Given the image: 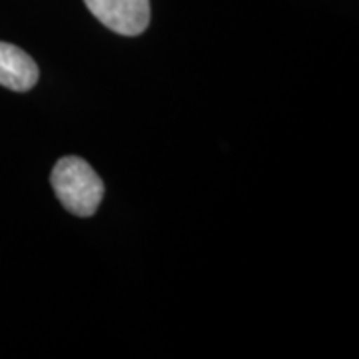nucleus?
Returning <instances> with one entry per match:
<instances>
[{
  "label": "nucleus",
  "mask_w": 359,
  "mask_h": 359,
  "mask_svg": "<svg viewBox=\"0 0 359 359\" xmlns=\"http://www.w3.org/2000/svg\"><path fill=\"white\" fill-rule=\"evenodd\" d=\"M50 184L60 204L80 218L96 214L104 198V182L88 162L78 156H66L56 162Z\"/></svg>",
  "instance_id": "obj_1"
},
{
  "label": "nucleus",
  "mask_w": 359,
  "mask_h": 359,
  "mask_svg": "<svg viewBox=\"0 0 359 359\" xmlns=\"http://www.w3.org/2000/svg\"><path fill=\"white\" fill-rule=\"evenodd\" d=\"M106 28L122 36H138L150 25V0H84Z\"/></svg>",
  "instance_id": "obj_2"
},
{
  "label": "nucleus",
  "mask_w": 359,
  "mask_h": 359,
  "mask_svg": "<svg viewBox=\"0 0 359 359\" xmlns=\"http://www.w3.org/2000/svg\"><path fill=\"white\" fill-rule=\"evenodd\" d=\"M39 66L22 48L0 42V86L28 92L39 82Z\"/></svg>",
  "instance_id": "obj_3"
}]
</instances>
